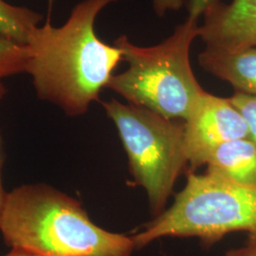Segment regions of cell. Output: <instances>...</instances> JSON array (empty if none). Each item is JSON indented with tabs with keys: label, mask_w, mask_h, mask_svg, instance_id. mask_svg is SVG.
<instances>
[{
	"label": "cell",
	"mask_w": 256,
	"mask_h": 256,
	"mask_svg": "<svg viewBox=\"0 0 256 256\" xmlns=\"http://www.w3.org/2000/svg\"><path fill=\"white\" fill-rule=\"evenodd\" d=\"M1 164H2V146H1V138H0V218L2 216V212L5 206V202H6V198H7V194L5 192L3 186H2V182H1Z\"/></svg>",
	"instance_id": "obj_16"
},
{
	"label": "cell",
	"mask_w": 256,
	"mask_h": 256,
	"mask_svg": "<svg viewBox=\"0 0 256 256\" xmlns=\"http://www.w3.org/2000/svg\"><path fill=\"white\" fill-rule=\"evenodd\" d=\"M32 256V254H28V252H22V250H12L8 254H6V256Z\"/></svg>",
	"instance_id": "obj_17"
},
{
	"label": "cell",
	"mask_w": 256,
	"mask_h": 256,
	"mask_svg": "<svg viewBox=\"0 0 256 256\" xmlns=\"http://www.w3.org/2000/svg\"><path fill=\"white\" fill-rule=\"evenodd\" d=\"M48 1H50V3H52L54 0H48Z\"/></svg>",
	"instance_id": "obj_19"
},
{
	"label": "cell",
	"mask_w": 256,
	"mask_h": 256,
	"mask_svg": "<svg viewBox=\"0 0 256 256\" xmlns=\"http://www.w3.org/2000/svg\"><path fill=\"white\" fill-rule=\"evenodd\" d=\"M184 151L192 168L205 164L214 148L232 140L248 138L246 122L230 102L205 92L184 120Z\"/></svg>",
	"instance_id": "obj_6"
},
{
	"label": "cell",
	"mask_w": 256,
	"mask_h": 256,
	"mask_svg": "<svg viewBox=\"0 0 256 256\" xmlns=\"http://www.w3.org/2000/svg\"><path fill=\"white\" fill-rule=\"evenodd\" d=\"M225 256H256V241L248 239L246 246L228 250Z\"/></svg>",
	"instance_id": "obj_15"
},
{
	"label": "cell",
	"mask_w": 256,
	"mask_h": 256,
	"mask_svg": "<svg viewBox=\"0 0 256 256\" xmlns=\"http://www.w3.org/2000/svg\"><path fill=\"white\" fill-rule=\"evenodd\" d=\"M221 0H188V18L198 21L206 10L216 5Z\"/></svg>",
	"instance_id": "obj_13"
},
{
	"label": "cell",
	"mask_w": 256,
	"mask_h": 256,
	"mask_svg": "<svg viewBox=\"0 0 256 256\" xmlns=\"http://www.w3.org/2000/svg\"><path fill=\"white\" fill-rule=\"evenodd\" d=\"M207 174L232 182L256 185V146L248 138L220 144L210 153Z\"/></svg>",
	"instance_id": "obj_9"
},
{
	"label": "cell",
	"mask_w": 256,
	"mask_h": 256,
	"mask_svg": "<svg viewBox=\"0 0 256 256\" xmlns=\"http://www.w3.org/2000/svg\"><path fill=\"white\" fill-rule=\"evenodd\" d=\"M28 58V46L0 37V79L26 72Z\"/></svg>",
	"instance_id": "obj_11"
},
{
	"label": "cell",
	"mask_w": 256,
	"mask_h": 256,
	"mask_svg": "<svg viewBox=\"0 0 256 256\" xmlns=\"http://www.w3.org/2000/svg\"><path fill=\"white\" fill-rule=\"evenodd\" d=\"M247 124L248 138L256 146V96L234 92L229 98Z\"/></svg>",
	"instance_id": "obj_12"
},
{
	"label": "cell",
	"mask_w": 256,
	"mask_h": 256,
	"mask_svg": "<svg viewBox=\"0 0 256 256\" xmlns=\"http://www.w3.org/2000/svg\"><path fill=\"white\" fill-rule=\"evenodd\" d=\"M5 93H6V88H5V86L0 82V101H1V99L4 97Z\"/></svg>",
	"instance_id": "obj_18"
},
{
	"label": "cell",
	"mask_w": 256,
	"mask_h": 256,
	"mask_svg": "<svg viewBox=\"0 0 256 256\" xmlns=\"http://www.w3.org/2000/svg\"><path fill=\"white\" fill-rule=\"evenodd\" d=\"M0 232L12 250L36 256H131V236L95 225L81 204L44 184L7 194Z\"/></svg>",
	"instance_id": "obj_2"
},
{
	"label": "cell",
	"mask_w": 256,
	"mask_h": 256,
	"mask_svg": "<svg viewBox=\"0 0 256 256\" xmlns=\"http://www.w3.org/2000/svg\"><path fill=\"white\" fill-rule=\"evenodd\" d=\"M198 62L205 72L230 84L236 92L256 96V46L232 52L205 48Z\"/></svg>",
	"instance_id": "obj_8"
},
{
	"label": "cell",
	"mask_w": 256,
	"mask_h": 256,
	"mask_svg": "<svg viewBox=\"0 0 256 256\" xmlns=\"http://www.w3.org/2000/svg\"><path fill=\"white\" fill-rule=\"evenodd\" d=\"M153 9L156 14L160 18L164 16L167 12L178 10L182 9L185 1L184 0H152Z\"/></svg>",
	"instance_id": "obj_14"
},
{
	"label": "cell",
	"mask_w": 256,
	"mask_h": 256,
	"mask_svg": "<svg viewBox=\"0 0 256 256\" xmlns=\"http://www.w3.org/2000/svg\"><path fill=\"white\" fill-rule=\"evenodd\" d=\"M200 36V24L188 18L160 44L138 46L126 36L117 38L128 70L113 75L106 88L133 106L153 111L166 119L186 120L204 95L192 72L190 50Z\"/></svg>",
	"instance_id": "obj_3"
},
{
	"label": "cell",
	"mask_w": 256,
	"mask_h": 256,
	"mask_svg": "<svg viewBox=\"0 0 256 256\" xmlns=\"http://www.w3.org/2000/svg\"><path fill=\"white\" fill-rule=\"evenodd\" d=\"M202 18L200 37L205 48L232 52L256 46V0L220 1Z\"/></svg>",
	"instance_id": "obj_7"
},
{
	"label": "cell",
	"mask_w": 256,
	"mask_h": 256,
	"mask_svg": "<svg viewBox=\"0 0 256 256\" xmlns=\"http://www.w3.org/2000/svg\"><path fill=\"white\" fill-rule=\"evenodd\" d=\"M102 106L118 129L135 182L146 189L151 209L158 216L188 164L184 124L115 99Z\"/></svg>",
	"instance_id": "obj_5"
},
{
	"label": "cell",
	"mask_w": 256,
	"mask_h": 256,
	"mask_svg": "<svg viewBox=\"0 0 256 256\" xmlns=\"http://www.w3.org/2000/svg\"><path fill=\"white\" fill-rule=\"evenodd\" d=\"M117 1L82 0L62 26L46 21L30 34L26 72L32 76L38 97L68 116L88 111L122 60L119 48L102 42L94 28L102 10Z\"/></svg>",
	"instance_id": "obj_1"
},
{
	"label": "cell",
	"mask_w": 256,
	"mask_h": 256,
	"mask_svg": "<svg viewBox=\"0 0 256 256\" xmlns=\"http://www.w3.org/2000/svg\"><path fill=\"white\" fill-rule=\"evenodd\" d=\"M42 20L34 10L0 0V37L27 46L32 30Z\"/></svg>",
	"instance_id": "obj_10"
},
{
	"label": "cell",
	"mask_w": 256,
	"mask_h": 256,
	"mask_svg": "<svg viewBox=\"0 0 256 256\" xmlns=\"http://www.w3.org/2000/svg\"><path fill=\"white\" fill-rule=\"evenodd\" d=\"M241 230L256 241V185L190 173L172 206L131 238L136 248L162 238H198L210 246Z\"/></svg>",
	"instance_id": "obj_4"
}]
</instances>
